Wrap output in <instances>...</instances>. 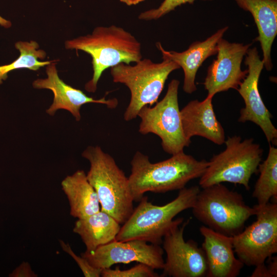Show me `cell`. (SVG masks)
Segmentation results:
<instances>
[{"instance_id":"9","label":"cell","mask_w":277,"mask_h":277,"mask_svg":"<svg viewBox=\"0 0 277 277\" xmlns=\"http://www.w3.org/2000/svg\"><path fill=\"white\" fill-rule=\"evenodd\" d=\"M256 220L232 236L234 252L249 266L264 263L277 252V204L254 206Z\"/></svg>"},{"instance_id":"29","label":"cell","mask_w":277,"mask_h":277,"mask_svg":"<svg viewBox=\"0 0 277 277\" xmlns=\"http://www.w3.org/2000/svg\"><path fill=\"white\" fill-rule=\"evenodd\" d=\"M0 25L4 28H8L11 27V23L0 16Z\"/></svg>"},{"instance_id":"14","label":"cell","mask_w":277,"mask_h":277,"mask_svg":"<svg viewBox=\"0 0 277 277\" xmlns=\"http://www.w3.org/2000/svg\"><path fill=\"white\" fill-rule=\"evenodd\" d=\"M46 72L47 78L37 79L32 85L35 89H46L52 91L53 101L46 111L50 115H53L59 109H64L69 111L76 121H79L81 119L80 110L84 104H101L110 109H114L118 105V101L115 98L106 99L103 97L94 99L87 96L82 90L66 84L60 78L54 63L47 65Z\"/></svg>"},{"instance_id":"28","label":"cell","mask_w":277,"mask_h":277,"mask_svg":"<svg viewBox=\"0 0 277 277\" xmlns=\"http://www.w3.org/2000/svg\"><path fill=\"white\" fill-rule=\"evenodd\" d=\"M269 259L268 265L267 266L272 277L277 276V258L276 256H270Z\"/></svg>"},{"instance_id":"16","label":"cell","mask_w":277,"mask_h":277,"mask_svg":"<svg viewBox=\"0 0 277 277\" xmlns=\"http://www.w3.org/2000/svg\"><path fill=\"white\" fill-rule=\"evenodd\" d=\"M228 29L225 26L205 41L192 43L187 50L181 52L166 51L161 43L156 44L163 59L172 61L182 68L184 74L183 89L186 93L191 94L196 90L195 80L199 68L207 58L216 54L217 43Z\"/></svg>"},{"instance_id":"2","label":"cell","mask_w":277,"mask_h":277,"mask_svg":"<svg viewBox=\"0 0 277 277\" xmlns=\"http://www.w3.org/2000/svg\"><path fill=\"white\" fill-rule=\"evenodd\" d=\"M65 47L82 50L92 57L93 75L85 90L95 92L103 72L119 63H136L142 59L141 44L131 33L115 25L95 28L91 34L68 40Z\"/></svg>"},{"instance_id":"24","label":"cell","mask_w":277,"mask_h":277,"mask_svg":"<svg viewBox=\"0 0 277 277\" xmlns=\"http://www.w3.org/2000/svg\"><path fill=\"white\" fill-rule=\"evenodd\" d=\"M195 1L164 0L158 8L145 11L141 13L138 17L139 19L145 21L157 19L174 10L177 7L186 3L193 4Z\"/></svg>"},{"instance_id":"25","label":"cell","mask_w":277,"mask_h":277,"mask_svg":"<svg viewBox=\"0 0 277 277\" xmlns=\"http://www.w3.org/2000/svg\"><path fill=\"white\" fill-rule=\"evenodd\" d=\"M61 247L66 253L68 254L76 262L78 267L85 277H100L102 269L91 266L84 257L76 254L70 245L63 241L59 240Z\"/></svg>"},{"instance_id":"1","label":"cell","mask_w":277,"mask_h":277,"mask_svg":"<svg viewBox=\"0 0 277 277\" xmlns=\"http://www.w3.org/2000/svg\"><path fill=\"white\" fill-rule=\"evenodd\" d=\"M129 185L133 201H140L147 192L165 193L180 190L191 180L200 177L208 162L199 161L184 151L164 161L152 163L136 151L131 161Z\"/></svg>"},{"instance_id":"22","label":"cell","mask_w":277,"mask_h":277,"mask_svg":"<svg viewBox=\"0 0 277 277\" xmlns=\"http://www.w3.org/2000/svg\"><path fill=\"white\" fill-rule=\"evenodd\" d=\"M15 47L19 51L20 55L11 63L0 66V85L7 79L8 73L12 70L26 68L35 71L53 62L38 60L44 58L46 53L43 50L37 49L39 45L35 41H19L15 43Z\"/></svg>"},{"instance_id":"20","label":"cell","mask_w":277,"mask_h":277,"mask_svg":"<svg viewBox=\"0 0 277 277\" xmlns=\"http://www.w3.org/2000/svg\"><path fill=\"white\" fill-rule=\"evenodd\" d=\"M112 216L100 210L99 211L75 222L73 231L77 234L85 244L86 251L115 240L121 226Z\"/></svg>"},{"instance_id":"6","label":"cell","mask_w":277,"mask_h":277,"mask_svg":"<svg viewBox=\"0 0 277 277\" xmlns=\"http://www.w3.org/2000/svg\"><path fill=\"white\" fill-rule=\"evenodd\" d=\"M135 63L132 66L121 63L110 68L113 82L125 85L130 91V100L124 114L126 121L136 118L143 107L156 103L169 74L180 68L167 59L154 63L144 58Z\"/></svg>"},{"instance_id":"15","label":"cell","mask_w":277,"mask_h":277,"mask_svg":"<svg viewBox=\"0 0 277 277\" xmlns=\"http://www.w3.org/2000/svg\"><path fill=\"white\" fill-rule=\"evenodd\" d=\"M204 238L202 248L207 260V277H235L243 263L234 255L232 236H228L205 226L200 228Z\"/></svg>"},{"instance_id":"13","label":"cell","mask_w":277,"mask_h":277,"mask_svg":"<svg viewBox=\"0 0 277 277\" xmlns=\"http://www.w3.org/2000/svg\"><path fill=\"white\" fill-rule=\"evenodd\" d=\"M252 44L231 43L222 38L217 45V56L209 66L203 83L208 97L230 89L237 90L248 74L242 70L244 56Z\"/></svg>"},{"instance_id":"5","label":"cell","mask_w":277,"mask_h":277,"mask_svg":"<svg viewBox=\"0 0 277 277\" xmlns=\"http://www.w3.org/2000/svg\"><path fill=\"white\" fill-rule=\"evenodd\" d=\"M191 209L193 215L205 226L230 236L240 233L256 212L254 207L245 203L241 194L222 183L200 190Z\"/></svg>"},{"instance_id":"7","label":"cell","mask_w":277,"mask_h":277,"mask_svg":"<svg viewBox=\"0 0 277 277\" xmlns=\"http://www.w3.org/2000/svg\"><path fill=\"white\" fill-rule=\"evenodd\" d=\"M226 148L214 155L200 177L202 188L223 182L243 185L249 190L252 175L258 171L263 150L252 138L242 141L240 136L228 137Z\"/></svg>"},{"instance_id":"27","label":"cell","mask_w":277,"mask_h":277,"mask_svg":"<svg viewBox=\"0 0 277 277\" xmlns=\"http://www.w3.org/2000/svg\"><path fill=\"white\" fill-rule=\"evenodd\" d=\"M251 277H272V275L264 263L259 264L255 266Z\"/></svg>"},{"instance_id":"26","label":"cell","mask_w":277,"mask_h":277,"mask_svg":"<svg viewBox=\"0 0 277 277\" xmlns=\"http://www.w3.org/2000/svg\"><path fill=\"white\" fill-rule=\"evenodd\" d=\"M9 277H37L38 275L32 270L30 264L23 261L9 274Z\"/></svg>"},{"instance_id":"17","label":"cell","mask_w":277,"mask_h":277,"mask_svg":"<svg viewBox=\"0 0 277 277\" xmlns=\"http://www.w3.org/2000/svg\"><path fill=\"white\" fill-rule=\"evenodd\" d=\"M212 98L207 96L202 101H191L180 110L183 132L187 139L200 136L217 145L225 143L224 129L215 116Z\"/></svg>"},{"instance_id":"4","label":"cell","mask_w":277,"mask_h":277,"mask_svg":"<svg viewBox=\"0 0 277 277\" xmlns=\"http://www.w3.org/2000/svg\"><path fill=\"white\" fill-rule=\"evenodd\" d=\"M200 188L198 186L183 188L177 197L163 206L153 205L143 196L138 206L121 227L115 240H140L160 245L173 222V218L182 211L191 208Z\"/></svg>"},{"instance_id":"30","label":"cell","mask_w":277,"mask_h":277,"mask_svg":"<svg viewBox=\"0 0 277 277\" xmlns=\"http://www.w3.org/2000/svg\"><path fill=\"white\" fill-rule=\"evenodd\" d=\"M121 2L128 6L135 5L145 0H120Z\"/></svg>"},{"instance_id":"23","label":"cell","mask_w":277,"mask_h":277,"mask_svg":"<svg viewBox=\"0 0 277 277\" xmlns=\"http://www.w3.org/2000/svg\"><path fill=\"white\" fill-rule=\"evenodd\" d=\"M101 276L102 277H160L154 269L143 263L126 270H121L119 267L114 269H103Z\"/></svg>"},{"instance_id":"10","label":"cell","mask_w":277,"mask_h":277,"mask_svg":"<svg viewBox=\"0 0 277 277\" xmlns=\"http://www.w3.org/2000/svg\"><path fill=\"white\" fill-rule=\"evenodd\" d=\"M173 221L163 239V249L166 254L161 276H206L208 266L202 248L193 240L185 241L184 232L190 219Z\"/></svg>"},{"instance_id":"21","label":"cell","mask_w":277,"mask_h":277,"mask_svg":"<svg viewBox=\"0 0 277 277\" xmlns=\"http://www.w3.org/2000/svg\"><path fill=\"white\" fill-rule=\"evenodd\" d=\"M260 173L252 192V197L260 206L267 204L271 198L277 199V149L269 145L267 158L260 163Z\"/></svg>"},{"instance_id":"3","label":"cell","mask_w":277,"mask_h":277,"mask_svg":"<svg viewBox=\"0 0 277 277\" xmlns=\"http://www.w3.org/2000/svg\"><path fill=\"white\" fill-rule=\"evenodd\" d=\"M82 155L90 163L86 175L97 193L101 210L124 224L134 209L128 177L100 146L88 147Z\"/></svg>"},{"instance_id":"19","label":"cell","mask_w":277,"mask_h":277,"mask_svg":"<svg viewBox=\"0 0 277 277\" xmlns=\"http://www.w3.org/2000/svg\"><path fill=\"white\" fill-rule=\"evenodd\" d=\"M61 186L68 199L72 216L83 219L100 210L97 193L83 170L67 175L62 181Z\"/></svg>"},{"instance_id":"18","label":"cell","mask_w":277,"mask_h":277,"mask_svg":"<svg viewBox=\"0 0 277 277\" xmlns=\"http://www.w3.org/2000/svg\"><path fill=\"white\" fill-rule=\"evenodd\" d=\"M238 6L252 14L258 30L255 41L260 42L264 66L268 71L273 67L271 47L277 34V0H234Z\"/></svg>"},{"instance_id":"12","label":"cell","mask_w":277,"mask_h":277,"mask_svg":"<svg viewBox=\"0 0 277 277\" xmlns=\"http://www.w3.org/2000/svg\"><path fill=\"white\" fill-rule=\"evenodd\" d=\"M140 240L126 241L114 240L97 247L92 251H85L81 255L90 264L99 269L110 268L115 264L133 262L145 264L154 269H163V249L160 245Z\"/></svg>"},{"instance_id":"8","label":"cell","mask_w":277,"mask_h":277,"mask_svg":"<svg viewBox=\"0 0 277 277\" xmlns=\"http://www.w3.org/2000/svg\"><path fill=\"white\" fill-rule=\"evenodd\" d=\"M179 85V80H171L163 98L153 107H143L137 114L141 118L138 132L157 135L164 151L171 155L184 151L191 143L183 132L178 102Z\"/></svg>"},{"instance_id":"11","label":"cell","mask_w":277,"mask_h":277,"mask_svg":"<svg viewBox=\"0 0 277 277\" xmlns=\"http://www.w3.org/2000/svg\"><path fill=\"white\" fill-rule=\"evenodd\" d=\"M245 55L244 63L248 66V74L236 90L244 100L245 107L240 110L238 122L250 121L255 124L263 131L269 144L276 146L277 129L272 123V115L265 106L258 88L264 62L256 47L250 48Z\"/></svg>"}]
</instances>
